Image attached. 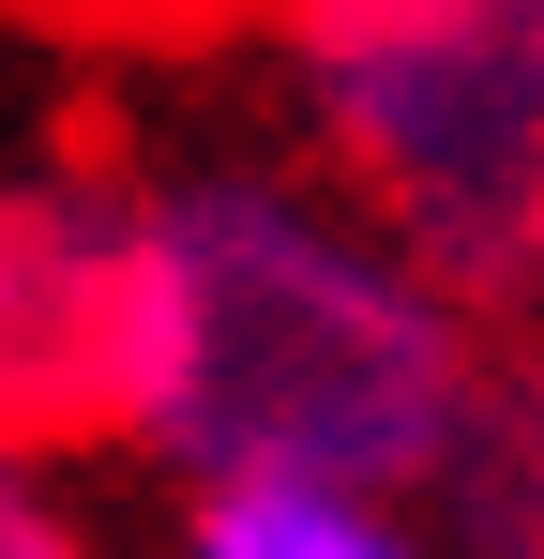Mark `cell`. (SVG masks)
<instances>
[{"label": "cell", "instance_id": "6", "mask_svg": "<svg viewBox=\"0 0 544 559\" xmlns=\"http://www.w3.org/2000/svg\"><path fill=\"white\" fill-rule=\"evenodd\" d=\"M0 559H106L76 499V454H31V439H0Z\"/></svg>", "mask_w": 544, "mask_h": 559}, {"label": "cell", "instance_id": "3", "mask_svg": "<svg viewBox=\"0 0 544 559\" xmlns=\"http://www.w3.org/2000/svg\"><path fill=\"white\" fill-rule=\"evenodd\" d=\"M137 408V152L0 167V439L106 454Z\"/></svg>", "mask_w": 544, "mask_h": 559}, {"label": "cell", "instance_id": "1", "mask_svg": "<svg viewBox=\"0 0 544 559\" xmlns=\"http://www.w3.org/2000/svg\"><path fill=\"white\" fill-rule=\"evenodd\" d=\"M499 318H469L348 182L303 152H152L137 167V408L121 439L197 468H348L424 484Z\"/></svg>", "mask_w": 544, "mask_h": 559}, {"label": "cell", "instance_id": "7", "mask_svg": "<svg viewBox=\"0 0 544 559\" xmlns=\"http://www.w3.org/2000/svg\"><path fill=\"white\" fill-rule=\"evenodd\" d=\"M46 31H91V46H197V31H243V0H31Z\"/></svg>", "mask_w": 544, "mask_h": 559}, {"label": "cell", "instance_id": "5", "mask_svg": "<svg viewBox=\"0 0 544 559\" xmlns=\"http://www.w3.org/2000/svg\"><path fill=\"white\" fill-rule=\"evenodd\" d=\"M167 559H439L409 484L348 468H197L167 499Z\"/></svg>", "mask_w": 544, "mask_h": 559}, {"label": "cell", "instance_id": "2", "mask_svg": "<svg viewBox=\"0 0 544 559\" xmlns=\"http://www.w3.org/2000/svg\"><path fill=\"white\" fill-rule=\"evenodd\" d=\"M287 152L469 318H544V0H243Z\"/></svg>", "mask_w": 544, "mask_h": 559}, {"label": "cell", "instance_id": "4", "mask_svg": "<svg viewBox=\"0 0 544 559\" xmlns=\"http://www.w3.org/2000/svg\"><path fill=\"white\" fill-rule=\"evenodd\" d=\"M424 530L439 559H544V318H499L484 364H469V408L424 454Z\"/></svg>", "mask_w": 544, "mask_h": 559}]
</instances>
